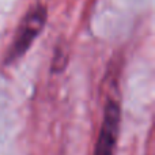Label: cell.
Here are the masks:
<instances>
[{"mask_svg":"<svg viewBox=\"0 0 155 155\" xmlns=\"http://www.w3.org/2000/svg\"><path fill=\"white\" fill-rule=\"evenodd\" d=\"M46 21H48V8L45 4L37 3L27 10L14 34L7 52L3 56V65L8 67L15 64L29 52L33 42L42 33Z\"/></svg>","mask_w":155,"mask_h":155,"instance_id":"1","label":"cell"},{"mask_svg":"<svg viewBox=\"0 0 155 155\" xmlns=\"http://www.w3.org/2000/svg\"><path fill=\"white\" fill-rule=\"evenodd\" d=\"M121 129V105L113 95L107 97L104 106L102 123L94 155H114Z\"/></svg>","mask_w":155,"mask_h":155,"instance_id":"2","label":"cell"},{"mask_svg":"<svg viewBox=\"0 0 155 155\" xmlns=\"http://www.w3.org/2000/svg\"><path fill=\"white\" fill-rule=\"evenodd\" d=\"M67 65V56L60 48L56 49V53L53 57V63H52V71L53 72H61Z\"/></svg>","mask_w":155,"mask_h":155,"instance_id":"3","label":"cell"}]
</instances>
